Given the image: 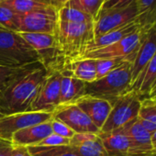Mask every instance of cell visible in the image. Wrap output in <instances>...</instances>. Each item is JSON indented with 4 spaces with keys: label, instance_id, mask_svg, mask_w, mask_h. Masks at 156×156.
Instances as JSON below:
<instances>
[{
    "label": "cell",
    "instance_id": "b9f144b4",
    "mask_svg": "<svg viewBox=\"0 0 156 156\" xmlns=\"http://www.w3.org/2000/svg\"><path fill=\"white\" fill-rule=\"evenodd\" d=\"M4 1H6V0H0V3H2V2H4Z\"/></svg>",
    "mask_w": 156,
    "mask_h": 156
},
{
    "label": "cell",
    "instance_id": "5bb4252c",
    "mask_svg": "<svg viewBox=\"0 0 156 156\" xmlns=\"http://www.w3.org/2000/svg\"><path fill=\"white\" fill-rule=\"evenodd\" d=\"M70 149L78 156H108L98 134L75 133L70 139Z\"/></svg>",
    "mask_w": 156,
    "mask_h": 156
},
{
    "label": "cell",
    "instance_id": "d6a6232c",
    "mask_svg": "<svg viewBox=\"0 0 156 156\" xmlns=\"http://www.w3.org/2000/svg\"><path fill=\"white\" fill-rule=\"evenodd\" d=\"M69 144H70V140L69 139H65V138H62V137H61L59 135L51 133L35 146L53 147V146H63V145H69Z\"/></svg>",
    "mask_w": 156,
    "mask_h": 156
},
{
    "label": "cell",
    "instance_id": "7c38bea8",
    "mask_svg": "<svg viewBox=\"0 0 156 156\" xmlns=\"http://www.w3.org/2000/svg\"><path fill=\"white\" fill-rule=\"evenodd\" d=\"M142 38L131 64L132 85L156 53V22L147 28H142Z\"/></svg>",
    "mask_w": 156,
    "mask_h": 156
},
{
    "label": "cell",
    "instance_id": "f546056e",
    "mask_svg": "<svg viewBox=\"0 0 156 156\" xmlns=\"http://www.w3.org/2000/svg\"><path fill=\"white\" fill-rule=\"evenodd\" d=\"M128 61L124 59H98L96 60V68H97V79L102 78L107 75L111 71L119 67Z\"/></svg>",
    "mask_w": 156,
    "mask_h": 156
},
{
    "label": "cell",
    "instance_id": "f1b7e54d",
    "mask_svg": "<svg viewBox=\"0 0 156 156\" xmlns=\"http://www.w3.org/2000/svg\"><path fill=\"white\" fill-rule=\"evenodd\" d=\"M19 26L20 15L0 4V29L18 32Z\"/></svg>",
    "mask_w": 156,
    "mask_h": 156
},
{
    "label": "cell",
    "instance_id": "ac0fdd59",
    "mask_svg": "<svg viewBox=\"0 0 156 156\" xmlns=\"http://www.w3.org/2000/svg\"><path fill=\"white\" fill-rule=\"evenodd\" d=\"M140 28H142V27H141L140 23L139 22V20H135L133 22L129 23L128 25H125L121 28L116 29L114 30H111V31L106 33V34H103V35L96 38L93 41V42L89 45L87 52L95 51L98 49H101V48L109 46L117 41H119L120 40L124 39L125 37L134 33Z\"/></svg>",
    "mask_w": 156,
    "mask_h": 156
},
{
    "label": "cell",
    "instance_id": "ab89813d",
    "mask_svg": "<svg viewBox=\"0 0 156 156\" xmlns=\"http://www.w3.org/2000/svg\"><path fill=\"white\" fill-rule=\"evenodd\" d=\"M46 1H48L49 3H51V1H52V0H46Z\"/></svg>",
    "mask_w": 156,
    "mask_h": 156
},
{
    "label": "cell",
    "instance_id": "30bf717a",
    "mask_svg": "<svg viewBox=\"0 0 156 156\" xmlns=\"http://www.w3.org/2000/svg\"><path fill=\"white\" fill-rule=\"evenodd\" d=\"M135 20H139V10L136 2L123 9L99 13L94 21L95 39Z\"/></svg>",
    "mask_w": 156,
    "mask_h": 156
},
{
    "label": "cell",
    "instance_id": "8fae6325",
    "mask_svg": "<svg viewBox=\"0 0 156 156\" xmlns=\"http://www.w3.org/2000/svg\"><path fill=\"white\" fill-rule=\"evenodd\" d=\"M52 118L66 124L74 133H96L100 129L76 104L59 105L52 112Z\"/></svg>",
    "mask_w": 156,
    "mask_h": 156
},
{
    "label": "cell",
    "instance_id": "484cf974",
    "mask_svg": "<svg viewBox=\"0 0 156 156\" xmlns=\"http://www.w3.org/2000/svg\"><path fill=\"white\" fill-rule=\"evenodd\" d=\"M31 64L23 66V67H19V68H10V67L0 66V101H1V99H2L5 92L9 88V87L14 82V80L19 75H20Z\"/></svg>",
    "mask_w": 156,
    "mask_h": 156
},
{
    "label": "cell",
    "instance_id": "e0dca14e",
    "mask_svg": "<svg viewBox=\"0 0 156 156\" xmlns=\"http://www.w3.org/2000/svg\"><path fill=\"white\" fill-rule=\"evenodd\" d=\"M86 83L75 78L69 68L62 71L60 84V105L73 104L85 96Z\"/></svg>",
    "mask_w": 156,
    "mask_h": 156
},
{
    "label": "cell",
    "instance_id": "8d00e7d4",
    "mask_svg": "<svg viewBox=\"0 0 156 156\" xmlns=\"http://www.w3.org/2000/svg\"><path fill=\"white\" fill-rule=\"evenodd\" d=\"M151 146H152V150L156 149V130L151 133Z\"/></svg>",
    "mask_w": 156,
    "mask_h": 156
},
{
    "label": "cell",
    "instance_id": "603a6c76",
    "mask_svg": "<svg viewBox=\"0 0 156 156\" xmlns=\"http://www.w3.org/2000/svg\"><path fill=\"white\" fill-rule=\"evenodd\" d=\"M138 119L144 129L153 133L156 130V101L151 98L142 99Z\"/></svg>",
    "mask_w": 156,
    "mask_h": 156
},
{
    "label": "cell",
    "instance_id": "cb8c5ba5",
    "mask_svg": "<svg viewBox=\"0 0 156 156\" xmlns=\"http://www.w3.org/2000/svg\"><path fill=\"white\" fill-rule=\"evenodd\" d=\"M139 10V22L147 28L156 22V0H136Z\"/></svg>",
    "mask_w": 156,
    "mask_h": 156
},
{
    "label": "cell",
    "instance_id": "9a60e30c",
    "mask_svg": "<svg viewBox=\"0 0 156 156\" xmlns=\"http://www.w3.org/2000/svg\"><path fill=\"white\" fill-rule=\"evenodd\" d=\"M74 104L88 116L91 121L99 129H101L105 124L112 108V105L108 100L89 96L82 97Z\"/></svg>",
    "mask_w": 156,
    "mask_h": 156
},
{
    "label": "cell",
    "instance_id": "d6986e66",
    "mask_svg": "<svg viewBox=\"0 0 156 156\" xmlns=\"http://www.w3.org/2000/svg\"><path fill=\"white\" fill-rule=\"evenodd\" d=\"M121 129L142 154L152 151L151 133L143 128L138 118L129 121Z\"/></svg>",
    "mask_w": 156,
    "mask_h": 156
},
{
    "label": "cell",
    "instance_id": "ffe728a7",
    "mask_svg": "<svg viewBox=\"0 0 156 156\" xmlns=\"http://www.w3.org/2000/svg\"><path fill=\"white\" fill-rule=\"evenodd\" d=\"M156 81V53L152 59L148 62L140 74L138 76L136 81L131 87V90L135 91L140 98L147 96L150 98L151 87Z\"/></svg>",
    "mask_w": 156,
    "mask_h": 156
},
{
    "label": "cell",
    "instance_id": "4dcf8cb0",
    "mask_svg": "<svg viewBox=\"0 0 156 156\" xmlns=\"http://www.w3.org/2000/svg\"><path fill=\"white\" fill-rule=\"evenodd\" d=\"M135 2L136 0H105L99 13L123 9Z\"/></svg>",
    "mask_w": 156,
    "mask_h": 156
},
{
    "label": "cell",
    "instance_id": "74e56055",
    "mask_svg": "<svg viewBox=\"0 0 156 156\" xmlns=\"http://www.w3.org/2000/svg\"><path fill=\"white\" fill-rule=\"evenodd\" d=\"M154 94H156V81L154 82V84H153V86H152V87H151V91L150 98H151V96H153Z\"/></svg>",
    "mask_w": 156,
    "mask_h": 156
},
{
    "label": "cell",
    "instance_id": "4316f807",
    "mask_svg": "<svg viewBox=\"0 0 156 156\" xmlns=\"http://www.w3.org/2000/svg\"><path fill=\"white\" fill-rule=\"evenodd\" d=\"M27 148L32 156H78L71 151L69 145L53 147L30 146Z\"/></svg>",
    "mask_w": 156,
    "mask_h": 156
},
{
    "label": "cell",
    "instance_id": "e575fe53",
    "mask_svg": "<svg viewBox=\"0 0 156 156\" xmlns=\"http://www.w3.org/2000/svg\"><path fill=\"white\" fill-rule=\"evenodd\" d=\"M12 156H32L27 147H13Z\"/></svg>",
    "mask_w": 156,
    "mask_h": 156
},
{
    "label": "cell",
    "instance_id": "9c48e42d",
    "mask_svg": "<svg viewBox=\"0 0 156 156\" xmlns=\"http://www.w3.org/2000/svg\"><path fill=\"white\" fill-rule=\"evenodd\" d=\"M61 71L47 72L30 111L52 113L60 105Z\"/></svg>",
    "mask_w": 156,
    "mask_h": 156
},
{
    "label": "cell",
    "instance_id": "ba28073f",
    "mask_svg": "<svg viewBox=\"0 0 156 156\" xmlns=\"http://www.w3.org/2000/svg\"><path fill=\"white\" fill-rule=\"evenodd\" d=\"M52 113L47 112H19L0 118V140L10 142L12 135L25 128L51 120Z\"/></svg>",
    "mask_w": 156,
    "mask_h": 156
},
{
    "label": "cell",
    "instance_id": "4fadbf2b",
    "mask_svg": "<svg viewBox=\"0 0 156 156\" xmlns=\"http://www.w3.org/2000/svg\"><path fill=\"white\" fill-rule=\"evenodd\" d=\"M108 156H135L142 154L121 128L109 132H99Z\"/></svg>",
    "mask_w": 156,
    "mask_h": 156
},
{
    "label": "cell",
    "instance_id": "52a82bcc",
    "mask_svg": "<svg viewBox=\"0 0 156 156\" xmlns=\"http://www.w3.org/2000/svg\"><path fill=\"white\" fill-rule=\"evenodd\" d=\"M58 10L52 6L20 15L18 33H47L55 35L58 28Z\"/></svg>",
    "mask_w": 156,
    "mask_h": 156
},
{
    "label": "cell",
    "instance_id": "83f0119b",
    "mask_svg": "<svg viewBox=\"0 0 156 156\" xmlns=\"http://www.w3.org/2000/svg\"><path fill=\"white\" fill-rule=\"evenodd\" d=\"M105 0H71L64 6L79 9L88 15H90L94 21L98 17L101 7Z\"/></svg>",
    "mask_w": 156,
    "mask_h": 156
},
{
    "label": "cell",
    "instance_id": "60d3db41",
    "mask_svg": "<svg viewBox=\"0 0 156 156\" xmlns=\"http://www.w3.org/2000/svg\"><path fill=\"white\" fill-rule=\"evenodd\" d=\"M3 116H5V115H3V114H2V113H0V118H2V117H3Z\"/></svg>",
    "mask_w": 156,
    "mask_h": 156
},
{
    "label": "cell",
    "instance_id": "1f68e13d",
    "mask_svg": "<svg viewBox=\"0 0 156 156\" xmlns=\"http://www.w3.org/2000/svg\"><path fill=\"white\" fill-rule=\"evenodd\" d=\"M51 130L52 133L59 135L65 139H71L75 133L73 129H71L66 124L62 122L61 120H58L56 119L51 118Z\"/></svg>",
    "mask_w": 156,
    "mask_h": 156
},
{
    "label": "cell",
    "instance_id": "f35d334b",
    "mask_svg": "<svg viewBox=\"0 0 156 156\" xmlns=\"http://www.w3.org/2000/svg\"><path fill=\"white\" fill-rule=\"evenodd\" d=\"M151 98H152L153 100H155V101H156V94H154L153 96H151Z\"/></svg>",
    "mask_w": 156,
    "mask_h": 156
},
{
    "label": "cell",
    "instance_id": "6da1fadb",
    "mask_svg": "<svg viewBox=\"0 0 156 156\" xmlns=\"http://www.w3.org/2000/svg\"><path fill=\"white\" fill-rule=\"evenodd\" d=\"M47 71L41 62L31 64L9 87L0 101V113L9 115L30 111Z\"/></svg>",
    "mask_w": 156,
    "mask_h": 156
},
{
    "label": "cell",
    "instance_id": "8992f818",
    "mask_svg": "<svg viewBox=\"0 0 156 156\" xmlns=\"http://www.w3.org/2000/svg\"><path fill=\"white\" fill-rule=\"evenodd\" d=\"M142 28L109 46L87 52L82 59H124L131 64L142 38Z\"/></svg>",
    "mask_w": 156,
    "mask_h": 156
},
{
    "label": "cell",
    "instance_id": "7a4b0ae2",
    "mask_svg": "<svg viewBox=\"0 0 156 156\" xmlns=\"http://www.w3.org/2000/svg\"><path fill=\"white\" fill-rule=\"evenodd\" d=\"M57 48L66 67L81 60L95 40L94 23H72L60 21L56 31Z\"/></svg>",
    "mask_w": 156,
    "mask_h": 156
},
{
    "label": "cell",
    "instance_id": "277c9868",
    "mask_svg": "<svg viewBox=\"0 0 156 156\" xmlns=\"http://www.w3.org/2000/svg\"><path fill=\"white\" fill-rule=\"evenodd\" d=\"M40 62L37 51L20 33L0 29V66L19 68Z\"/></svg>",
    "mask_w": 156,
    "mask_h": 156
},
{
    "label": "cell",
    "instance_id": "7402d4cb",
    "mask_svg": "<svg viewBox=\"0 0 156 156\" xmlns=\"http://www.w3.org/2000/svg\"><path fill=\"white\" fill-rule=\"evenodd\" d=\"M0 4L9 8L19 15L43 9L51 5L46 0H6Z\"/></svg>",
    "mask_w": 156,
    "mask_h": 156
},
{
    "label": "cell",
    "instance_id": "3957f363",
    "mask_svg": "<svg viewBox=\"0 0 156 156\" xmlns=\"http://www.w3.org/2000/svg\"><path fill=\"white\" fill-rule=\"evenodd\" d=\"M131 63L127 62L92 83H86L85 96L108 100L111 105L131 90Z\"/></svg>",
    "mask_w": 156,
    "mask_h": 156
},
{
    "label": "cell",
    "instance_id": "d590c367",
    "mask_svg": "<svg viewBox=\"0 0 156 156\" xmlns=\"http://www.w3.org/2000/svg\"><path fill=\"white\" fill-rule=\"evenodd\" d=\"M69 1H71V0H52V1H51V5L58 10L61 8H62Z\"/></svg>",
    "mask_w": 156,
    "mask_h": 156
},
{
    "label": "cell",
    "instance_id": "836d02e7",
    "mask_svg": "<svg viewBox=\"0 0 156 156\" xmlns=\"http://www.w3.org/2000/svg\"><path fill=\"white\" fill-rule=\"evenodd\" d=\"M13 146L10 142L0 140V156H12Z\"/></svg>",
    "mask_w": 156,
    "mask_h": 156
},
{
    "label": "cell",
    "instance_id": "d4e9b609",
    "mask_svg": "<svg viewBox=\"0 0 156 156\" xmlns=\"http://www.w3.org/2000/svg\"><path fill=\"white\" fill-rule=\"evenodd\" d=\"M58 18L60 21L72 22V23H94V19L79 10L73 8H70L67 6H63L60 9H58Z\"/></svg>",
    "mask_w": 156,
    "mask_h": 156
},
{
    "label": "cell",
    "instance_id": "44dd1931",
    "mask_svg": "<svg viewBox=\"0 0 156 156\" xmlns=\"http://www.w3.org/2000/svg\"><path fill=\"white\" fill-rule=\"evenodd\" d=\"M68 68L75 78L85 83H92L97 80L96 60L81 59L73 62Z\"/></svg>",
    "mask_w": 156,
    "mask_h": 156
},
{
    "label": "cell",
    "instance_id": "2e32d148",
    "mask_svg": "<svg viewBox=\"0 0 156 156\" xmlns=\"http://www.w3.org/2000/svg\"><path fill=\"white\" fill-rule=\"evenodd\" d=\"M51 133V120H49L15 132L11 137L10 143L13 147L35 146Z\"/></svg>",
    "mask_w": 156,
    "mask_h": 156
},
{
    "label": "cell",
    "instance_id": "5b68a950",
    "mask_svg": "<svg viewBox=\"0 0 156 156\" xmlns=\"http://www.w3.org/2000/svg\"><path fill=\"white\" fill-rule=\"evenodd\" d=\"M141 106V99L133 90L118 98L113 104L111 111L100 129V132H109L119 129L137 119Z\"/></svg>",
    "mask_w": 156,
    "mask_h": 156
}]
</instances>
